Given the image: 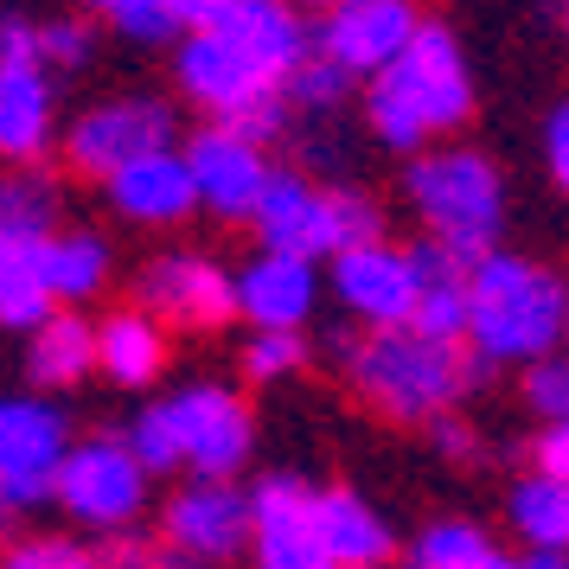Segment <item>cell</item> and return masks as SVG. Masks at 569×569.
Here are the masks:
<instances>
[{
  "mask_svg": "<svg viewBox=\"0 0 569 569\" xmlns=\"http://www.w3.org/2000/svg\"><path fill=\"white\" fill-rule=\"evenodd\" d=\"M365 116H371V134L385 148H397L410 160L429 154L441 134L461 129L473 116V71H467V52L455 39V27L422 20L410 52L365 90Z\"/></svg>",
  "mask_w": 569,
  "mask_h": 569,
  "instance_id": "cell-1",
  "label": "cell"
},
{
  "mask_svg": "<svg viewBox=\"0 0 569 569\" xmlns=\"http://www.w3.org/2000/svg\"><path fill=\"white\" fill-rule=\"evenodd\" d=\"M569 339V282L550 262L492 250L467 276V346L480 365H531Z\"/></svg>",
  "mask_w": 569,
  "mask_h": 569,
  "instance_id": "cell-2",
  "label": "cell"
},
{
  "mask_svg": "<svg viewBox=\"0 0 569 569\" xmlns=\"http://www.w3.org/2000/svg\"><path fill=\"white\" fill-rule=\"evenodd\" d=\"M339 365H346V385L390 422H441L448 403L473 385V352L416 327L339 339Z\"/></svg>",
  "mask_w": 569,
  "mask_h": 569,
  "instance_id": "cell-3",
  "label": "cell"
},
{
  "mask_svg": "<svg viewBox=\"0 0 569 569\" xmlns=\"http://www.w3.org/2000/svg\"><path fill=\"white\" fill-rule=\"evenodd\" d=\"M403 199L436 243L467 257H492V237L506 224V173L480 148H429L403 167Z\"/></svg>",
  "mask_w": 569,
  "mask_h": 569,
  "instance_id": "cell-4",
  "label": "cell"
},
{
  "mask_svg": "<svg viewBox=\"0 0 569 569\" xmlns=\"http://www.w3.org/2000/svg\"><path fill=\"white\" fill-rule=\"evenodd\" d=\"M173 78H180V97L192 109H206L218 129H237L250 141H276L288 129V97L282 83L262 71L257 58L231 46L224 32H186L180 52H173Z\"/></svg>",
  "mask_w": 569,
  "mask_h": 569,
  "instance_id": "cell-5",
  "label": "cell"
},
{
  "mask_svg": "<svg viewBox=\"0 0 569 569\" xmlns=\"http://www.w3.org/2000/svg\"><path fill=\"white\" fill-rule=\"evenodd\" d=\"M148 467L129 455L122 436H83L71 448V461L58 473V506L78 518L83 531H103V538H129V525L148 506Z\"/></svg>",
  "mask_w": 569,
  "mask_h": 569,
  "instance_id": "cell-6",
  "label": "cell"
},
{
  "mask_svg": "<svg viewBox=\"0 0 569 569\" xmlns=\"http://www.w3.org/2000/svg\"><path fill=\"white\" fill-rule=\"evenodd\" d=\"M71 422L52 397H0V512L58 499V473L71 461Z\"/></svg>",
  "mask_w": 569,
  "mask_h": 569,
  "instance_id": "cell-7",
  "label": "cell"
},
{
  "mask_svg": "<svg viewBox=\"0 0 569 569\" xmlns=\"http://www.w3.org/2000/svg\"><path fill=\"white\" fill-rule=\"evenodd\" d=\"M173 109H167V97H103V103H90L71 122V134H64V160L78 167V173H90V180H116L122 167H134V160L148 154H173Z\"/></svg>",
  "mask_w": 569,
  "mask_h": 569,
  "instance_id": "cell-8",
  "label": "cell"
},
{
  "mask_svg": "<svg viewBox=\"0 0 569 569\" xmlns=\"http://www.w3.org/2000/svg\"><path fill=\"white\" fill-rule=\"evenodd\" d=\"M134 308L154 313L160 327H180V333H218L237 313V269H218L199 250L154 257L134 276Z\"/></svg>",
  "mask_w": 569,
  "mask_h": 569,
  "instance_id": "cell-9",
  "label": "cell"
},
{
  "mask_svg": "<svg viewBox=\"0 0 569 569\" xmlns=\"http://www.w3.org/2000/svg\"><path fill=\"white\" fill-rule=\"evenodd\" d=\"M173 436H180V467L199 480H231L257 448V416L231 385H186L167 397Z\"/></svg>",
  "mask_w": 569,
  "mask_h": 569,
  "instance_id": "cell-10",
  "label": "cell"
},
{
  "mask_svg": "<svg viewBox=\"0 0 569 569\" xmlns=\"http://www.w3.org/2000/svg\"><path fill=\"white\" fill-rule=\"evenodd\" d=\"M180 13H186V32H224L231 46H243L282 90L313 58V32L282 0H180Z\"/></svg>",
  "mask_w": 569,
  "mask_h": 569,
  "instance_id": "cell-11",
  "label": "cell"
},
{
  "mask_svg": "<svg viewBox=\"0 0 569 569\" xmlns=\"http://www.w3.org/2000/svg\"><path fill=\"white\" fill-rule=\"evenodd\" d=\"M333 282V301L365 333H397V327H416V308H422V276H416L410 250L397 243H365V250H346L327 269Z\"/></svg>",
  "mask_w": 569,
  "mask_h": 569,
  "instance_id": "cell-12",
  "label": "cell"
},
{
  "mask_svg": "<svg viewBox=\"0 0 569 569\" xmlns=\"http://www.w3.org/2000/svg\"><path fill=\"white\" fill-rule=\"evenodd\" d=\"M250 492H237L231 480H192L160 512V550L180 563H224L250 543Z\"/></svg>",
  "mask_w": 569,
  "mask_h": 569,
  "instance_id": "cell-13",
  "label": "cell"
},
{
  "mask_svg": "<svg viewBox=\"0 0 569 569\" xmlns=\"http://www.w3.org/2000/svg\"><path fill=\"white\" fill-rule=\"evenodd\" d=\"M416 27L422 20L403 0H339L333 13L320 20V32H313V52L327 58V64H339L346 78L378 83L397 58L410 52Z\"/></svg>",
  "mask_w": 569,
  "mask_h": 569,
  "instance_id": "cell-14",
  "label": "cell"
},
{
  "mask_svg": "<svg viewBox=\"0 0 569 569\" xmlns=\"http://www.w3.org/2000/svg\"><path fill=\"white\" fill-rule=\"evenodd\" d=\"M180 154H186V167H192V186H199V206L206 211H218L224 224H250V218H257L262 192L276 180V167H269V154H262L250 134L206 122Z\"/></svg>",
  "mask_w": 569,
  "mask_h": 569,
  "instance_id": "cell-15",
  "label": "cell"
},
{
  "mask_svg": "<svg viewBox=\"0 0 569 569\" xmlns=\"http://www.w3.org/2000/svg\"><path fill=\"white\" fill-rule=\"evenodd\" d=\"M295 473H269L257 492H250V557L257 569H333L327 543H320V512Z\"/></svg>",
  "mask_w": 569,
  "mask_h": 569,
  "instance_id": "cell-16",
  "label": "cell"
},
{
  "mask_svg": "<svg viewBox=\"0 0 569 569\" xmlns=\"http://www.w3.org/2000/svg\"><path fill=\"white\" fill-rule=\"evenodd\" d=\"M313 301H320V269L308 257L257 250V257L237 269V313L257 333H301Z\"/></svg>",
  "mask_w": 569,
  "mask_h": 569,
  "instance_id": "cell-17",
  "label": "cell"
},
{
  "mask_svg": "<svg viewBox=\"0 0 569 569\" xmlns=\"http://www.w3.org/2000/svg\"><path fill=\"white\" fill-rule=\"evenodd\" d=\"M250 224H257V250L320 262L327 257V186H313L301 167H276Z\"/></svg>",
  "mask_w": 569,
  "mask_h": 569,
  "instance_id": "cell-18",
  "label": "cell"
},
{
  "mask_svg": "<svg viewBox=\"0 0 569 569\" xmlns=\"http://www.w3.org/2000/svg\"><path fill=\"white\" fill-rule=\"evenodd\" d=\"M103 192H109V211H116V218L148 224V231H154V224H186V218L199 211V186H192V167H186L180 148L122 167Z\"/></svg>",
  "mask_w": 569,
  "mask_h": 569,
  "instance_id": "cell-19",
  "label": "cell"
},
{
  "mask_svg": "<svg viewBox=\"0 0 569 569\" xmlns=\"http://www.w3.org/2000/svg\"><path fill=\"white\" fill-rule=\"evenodd\" d=\"M313 512H320V543H327L333 569H385V557L397 550L390 518L352 487H327L313 499Z\"/></svg>",
  "mask_w": 569,
  "mask_h": 569,
  "instance_id": "cell-20",
  "label": "cell"
},
{
  "mask_svg": "<svg viewBox=\"0 0 569 569\" xmlns=\"http://www.w3.org/2000/svg\"><path fill=\"white\" fill-rule=\"evenodd\" d=\"M52 71L39 64H7L0 71V160L32 167L52 148Z\"/></svg>",
  "mask_w": 569,
  "mask_h": 569,
  "instance_id": "cell-21",
  "label": "cell"
},
{
  "mask_svg": "<svg viewBox=\"0 0 569 569\" xmlns=\"http://www.w3.org/2000/svg\"><path fill=\"white\" fill-rule=\"evenodd\" d=\"M97 371L122 390H148L167 371V327L141 308H116L97 320Z\"/></svg>",
  "mask_w": 569,
  "mask_h": 569,
  "instance_id": "cell-22",
  "label": "cell"
},
{
  "mask_svg": "<svg viewBox=\"0 0 569 569\" xmlns=\"http://www.w3.org/2000/svg\"><path fill=\"white\" fill-rule=\"evenodd\" d=\"M90 371H97V320H83L78 308H58L27 339V378L39 390H71Z\"/></svg>",
  "mask_w": 569,
  "mask_h": 569,
  "instance_id": "cell-23",
  "label": "cell"
},
{
  "mask_svg": "<svg viewBox=\"0 0 569 569\" xmlns=\"http://www.w3.org/2000/svg\"><path fill=\"white\" fill-rule=\"evenodd\" d=\"M39 250L46 243L0 231V327H13V333H27V339L58 313L52 288H46V269H39Z\"/></svg>",
  "mask_w": 569,
  "mask_h": 569,
  "instance_id": "cell-24",
  "label": "cell"
},
{
  "mask_svg": "<svg viewBox=\"0 0 569 569\" xmlns=\"http://www.w3.org/2000/svg\"><path fill=\"white\" fill-rule=\"evenodd\" d=\"M39 269H46V288H52L58 308H78L90 295H103L116 257H109V243L97 231H58V237H46Z\"/></svg>",
  "mask_w": 569,
  "mask_h": 569,
  "instance_id": "cell-25",
  "label": "cell"
},
{
  "mask_svg": "<svg viewBox=\"0 0 569 569\" xmlns=\"http://www.w3.org/2000/svg\"><path fill=\"white\" fill-rule=\"evenodd\" d=\"M410 569H518V557H506L473 518H436L410 543Z\"/></svg>",
  "mask_w": 569,
  "mask_h": 569,
  "instance_id": "cell-26",
  "label": "cell"
},
{
  "mask_svg": "<svg viewBox=\"0 0 569 569\" xmlns=\"http://www.w3.org/2000/svg\"><path fill=\"white\" fill-rule=\"evenodd\" d=\"M506 518L525 538V550H569V487L563 480H543V473H525L506 499Z\"/></svg>",
  "mask_w": 569,
  "mask_h": 569,
  "instance_id": "cell-27",
  "label": "cell"
},
{
  "mask_svg": "<svg viewBox=\"0 0 569 569\" xmlns=\"http://www.w3.org/2000/svg\"><path fill=\"white\" fill-rule=\"evenodd\" d=\"M52 224H58V186L39 167H7L0 173V231L46 243V237H58Z\"/></svg>",
  "mask_w": 569,
  "mask_h": 569,
  "instance_id": "cell-28",
  "label": "cell"
},
{
  "mask_svg": "<svg viewBox=\"0 0 569 569\" xmlns=\"http://www.w3.org/2000/svg\"><path fill=\"white\" fill-rule=\"evenodd\" d=\"M365 243H385V211L359 186H327V262Z\"/></svg>",
  "mask_w": 569,
  "mask_h": 569,
  "instance_id": "cell-29",
  "label": "cell"
},
{
  "mask_svg": "<svg viewBox=\"0 0 569 569\" xmlns=\"http://www.w3.org/2000/svg\"><path fill=\"white\" fill-rule=\"evenodd\" d=\"M103 20L134 46H167V39H186V13L180 0H103Z\"/></svg>",
  "mask_w": 569,
  "mask_h": 569,
  "instance_id": "cell-30",
  "label": "cell"
},
{
  "mask_svg": "<svg viewBox=\"0 0 569 569\" xmlns=\"http://www.w3.org/2000/svg\"><path fill=\"white\" fill-rule=\"evenodd\" d=\"M122 441H129V455L148 467V473H173V467H180V436H173L167 397H160V403H141V410L129 416Z\"/></svg>",
  "mask_w": 569,
  "mask_h": 569,
  "instance_id": "cell-31",
  "label": "cell"
},
{
  "mask_svg": "<svg viewBox=\"0 0 569 569\" xmlns=\"http://www.w3.org/2000/svg\"><path fill=\"white\" fill-rule=\"evenodd\" d=\"M237 365H243L250 385H282V378H295L308 365V339L301 333H250L243 352H237Z\"/></svg>",
  "mask_w": 569,
  "mask_h": 569,
  "instance_id": "cell-32",
  "label": "cell"
},
{
  "mask_svg": "<svg viewBox=\"0 0 569 569\" xmlns=\"http://www.w3.org/2000/svg\"><path fill=\"white\" fill-rule=\"evenodd\" d=\"M416 333L448 339V346H467V282H422Z\"/></svg>",
  "mask_w": 569,
  "mask_h": 569,
  "instance_id": "cell-33",
  "label": "cell"
},
{
  "mask_svg": "<svg viewBox=\"0 0 569 569\" xmlns=\"http://www.w3.org/2000/svg\"><path fill=\"white\" fill-rule=\"evenodd\" d=\"M0 569H103V557L71 538H20L0 550Z\"/></svg>",
  "mask_w": 569,
  "mask_h": 569,
  "instance_id": "cell-34",
  "label": "cell"
},
{
  "mask_svg": "<svg viewBox=\"0 0 569 569\" xmlns=\"http://www.w3.org/2000/svg\"><path fill=\"white\" fill-rule=\"evenodd\" d=\"M90 52H97V32H90V20H39V64L46 71H83L90 64Z\"/></svg>",
  "mask_w": 569,
  "mask_h": 569,
  "instance_id": "cell-35",
  "label": "cell"
},
{
  "mask_svg": "<svg viewBox=\"0 0 569 569\" xmlns=\"http://www.w3.org/2000/svg\"><path fill=\"white\" fill-rule=\"evenodd\" d=\"M525 403L538 416L543 429L550 422H569V352H550L525 371Z\"/></svg>",
  "mask_w": 569,
  "mask_h": 569,
  "instance_id": "cell-36",
  "label": "cell"
},
{
  "mask_svg": "<svg viewBox=\"0 0 569 569\" xmlns=\"http://www.w3.org/2000/svg\"><path fill=\"white\" fill-rule=\"evenodd\" d=\"M346 90H352V78H346V71H339V64H327V58L313 52L308 64H301V71H295V78H288V103L295 109H320V116H327V109H339L346 103Z\"/></svg>",
  "mask_w": 569,
  "mask_h": 569,
  "instance_id": "cell-37",
  "label": "cell"
},
{
  "mask_svg": "<svg viewBox=\"0 0 569 569\" xmlns=\"http://www.w3.org/2000/svg\"><path fill=\"white\" fill-rule=\"evenodd\" d=\"M543 167H550V180L569 192V97L543 116Z\"/></svg>",
  "mask_w": 569,
  "mask_h": 569,
  "instance_id": "cell-38",
  "label": "cell"
},
{
  "mask_svg": "<svg viewBox=\"0 0 569 569\" xmlns=\"http://www.w3.org/2000/svg\"><path fill=\"white\" fill-rule=\"evenodd\" d=\"M531 461H538L543 480H563V487H569V422L538 429V441H531Z\"/></svg>",
  "mask_w": 569,
  "mask_h": 569,
  "instance_id": "cell-39",
  "label": "cell"
},
{
  "mask_svg": "<svg viewBox=\"0 0 569 569\" xmlns=\"http://www.w3.org/2000/svg\"><path fill=\"white\" fill-rule=\"evenodd\" d=\"M429 436H436V448L448 455V461H480V436H467L455 416H441V422H429Z\"/></svg>",
  "mask_w": 569,
  "mask_h": 569,
  "instance_id": "cell-40",
  "label": "cell"
},
{
  "mask_svg": "<svg viewBox=\"0 0 569 569\" xmlns=\"http://www.w3.org/2000/svg\"><path fill=\"white\" fill-rule=\"evenodd\" d=\"M518 569H569V550H525Z\"/></svg>",
  "mask_w": 569,
  "mask_h": 569,
  "instance_id": "cell-41",
  "label": "cell"
},
{
  "mask_svg": "<svg viewBox=\"0 0 569 569\" xmlns=\"http://www.w3.org/2000/svg\"><path fill=\"white\" fill-rule=\"evenodd\" d=\"M563 39H569V7H563Z\"/></svg>",
  "mask_w": 569,
  "mask_h": 569,
  "instance_id": "cell-42",
  "label": "cell"
}]
</instances>
